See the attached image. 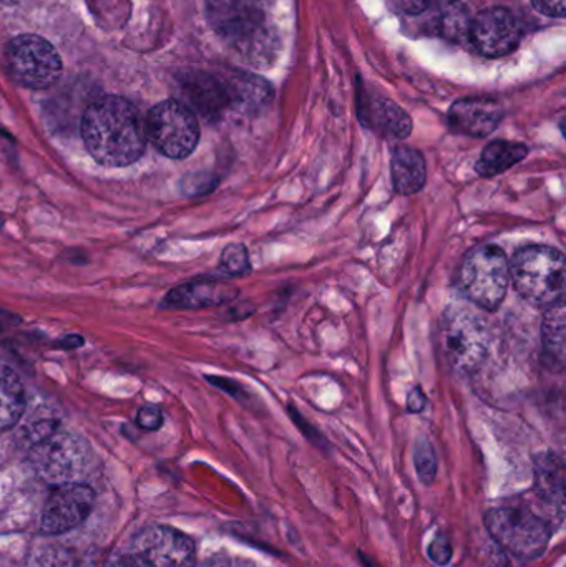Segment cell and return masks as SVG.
<instances>
[{"instance_id": "obj_28", "label": "cell", "mask_w": 566, "mask_h": 567, "mask_svg": "<svg viewBox=\"0 0 566 567\" xmlns=\"http://www.w3.org/2000/svg\"><path fill=\"white\" fill-rule=\"evenodd\" d=\"M535 9L545 16L554 17V19H564L566 12L565 0H532Z\"/></svg>"}, {"instance_id": "obj_8", "label": "cell", "mask_w": 566, "mask_h": 567, "mask_svg": "<svg viewBox=\"0 0 566 567\" xmlns=\"http://www.w3.org/2000/svg\"><path fill=\"white\" fill-rule=\"evenodd\" d=\"M33 468L49 482L72 483L89 462L85 442L72 433L53 432L30 449Z\"/></svg>"}, {"instance_id": "obj_6", "label": "cell", "mask_w": 566, "mask_h": 567, "mask_svg": "<svg viewBox=\"0 0 566 567\" xmlns=\"http://www.w3.org/2000/svg\"><path fill=\"white\" fill-rule=\"evenodd\" d=\"M145 133L146 140L166 158H188L198 146V118L185 103L165 100L150 110Z\"/></svg>"}, {"instance_id": "obj_22", "label": "cell", "mask_w": 566, "mask_h": 567, "mask_svg": "<svg viewBox=\"0 0 566 567\" xmlns=\"http://www.w3.org/2000/svg\"><path fill=\"white\" fill-rule=\"evenodd\" d=\"M441 29L445 37L451 40H459L467 35L471 29L467 10L462 3H451L442 12Z\"/></svg>"}, {"instance_id": "obj_23", "label": "cell", "mask_w": 566, "mask_h": 567, "mask_svg": "<svg viewBox=\"0 0 566 567\" xmlns=\"http://www.w3.org/2000/svg\"><path fill=\"white\" fill-rule=\"evenodd\" d=\"M414 463L419 480L424 485H431L438 475V458H435L434 446L425 436H421L415 443Z\"/></svg>"}, {"instance_id": "obj_13", "label": "cell", "mask_w": 566, "mask_h": 567, "mask_svg": "<svg viewBox=\"0 0 566 567\" xmlns=\"http://www.w3.org/2000/svg\"><path fill=\"white\" fill-rule=\"evenodd\" d=\"M501 105L491 99H465L455 103L449 113V125L454 132L472 138H485L501 125Z\"/></svg>"}, {"instance_id": "obj_31", "label": "cell", "mask_w": 566, "mask_h": 567, "mask_svg": "<svg viewBox=\"0 0 566 567\" xmlns=\"http://www.w3.org/2000/svg\"><path fill=\"white\" fill-rule=\"evenodd\" d=\"M213 385L219 386V389L228 392L229 395L239 396L241 393V389H239L238 383L231 382V380L218 379V377H206Z\"/></svg>"}, {"instance_id": "obj_5", "label": "cell", "mask_w": 566, "mask_h": 567, "mask_svg": "<svg viewBox=\"0 0 566 567\" xmlns=\"http://www.w3.org/2000/svg\"><path fill=\"white\" fill-rule=\"evenodd\" d=\"M484 523L492 539L518 559L541 558L550 542V525L527 509L494 508Z\"/></svg>"}, {"instance_id": "obj_15", "label": "cell", "mask_w": 566, "mask_h": 567, "mask_svg": "<svg viewBox=\"0 0 566 567\" xmlns=\"http://www.w3.org/2000/svg\"><path fill=\"white\" fill-rule=\"evenodd\" d=\"M239 290L228 282H188L175 287L166 293L163 307L169 309H205L222 306L238 296Z\"/></svg>"}, {"instance_id": "obj_34", "label": "cell", "mask_w": 566, "mask_h": 567, "mask_svg": "<svg viewBox=\"0 0 566 567\" xmlns=\"http://www.w3.org/2000/svg\"><path fill=\"white\" fill-rule=\"evenodd\" d=\"M0 2L6 3V6H17V3L25 2V0H0Z\"/></svg>"}, {"instance_id": "obj_29", "label": "cell", "mask_w": 566, "mask_h": 567, "mask_svg": "<svg viewBox=\"0 0 566 567\" xmlns=\"http://www.w3.org/2000/svg\"><path fill=\"white\" fill-rule=\"evenodd\" d=\"M434 0H394L395 7L402 12L411 13V16H419L424 13L429 7L432 6Z\"/></svg>"}, {"instance_id": "obj_4", "label": "cell", "mask_w": 566, "mask_h": 567, "mask_svg": "<svg viewBox=\"0 0 566 567\" xmlns=\"http://www.w3.org/2000/svg\"><path fill=\"white\" fill-rule=\"evenodd\" d=\"M442 353L459 373H471L484 362L488 352V330L484 319L464 306H451L441 320Z\"/></svg>"}, {"instance_id": "obj_21", "label": "cell", "mask_w": 566, "mask_h": 567, "mask_svg": "<svg viewBox=\"0 0 566 567\" xmlns=\"http://www.w3.org/2000/svg\"><path fill=\"white\" fill-rule=\"evenodd\" d=\"M565 299L548 307L544 317V327H542V337H544V349L554 367L564 369L565 363Z\"/></svg>"}, {"instance_id": "obj_25", "label": "cell", "mask_w": 566, "mask_h": 567, "mask_svg": "<svg viewBox=\"0 0 566 567\" xmlns=\"http://www.w3.org/2000/svg\"><path fill=\"white\" fill-rule=\"evenodd\" d=\"M218 176L213 175V173L196 172L183 178L182 189L186 196L195 198V196L208 195L218 186Z\"/></svg>"}, {"instance_id": "obj_3", "label": "cell", "mask_w": 566, "mask_h": 567, "mask_svg": "<svg viewBox=\"0 0 566 567\" xmlns=\"http://www.w3.org/2000/svg\"><path fill=\"white\" fill-rule=\"evenodd\" d=\"M511 286L507 256L497 246L482 245L465 255L459 268V289L475 306L497 310Z\"/></svg>"}, {"instance_id": "obj_16", "label": "cell", "mask_w": 566, "mask_h": 567, "mask_svg": "<svg viewBox=\"0 0 566 567\" xmlns=\"http://www.w3.org/2000/svg\"><path fill=\"white\" fill-rule=\"evenodd\" d=\"M361 116L369 128L391 140H404L411 135L412 120L401 106L382 96H372L361 106Z\"/></svg>"}, {"instance_id": "obj_7", "label": "cell", "mask_w": 566, "mask_h": 567, "mask_svg": "<svg viewBox=\"0 0 566 567\" xmlns=\"http://www.w3.org/2000/svg\"><path fill=\"white\" fill-rule=\"evenodd\" d=\"M6 66L13 82L30 90L52 86L62 75V59L49 40L20 35L7 45Z\"/></svg>"}, {"instance_id": "obj_11", "label": "cell", "mask_w": 566, "mask_h": 567, "mask_svg": "<svg viewBox=\"0 0 566 567\" xmlns=\"http://www.w3.org/2000/svg\"><path fill=\"white\" fill-rule=\"evenodd\" d=\"M469 37L478 53L488 59L508 55L517 49L522 39L518 20L507 9H487L471 22Z\"/></svg>"}, {"instance_id": "obj_27", "label": "cell", "mask_w": 566, "mask_h": 567, "mask_svg": "<svg viewBox=\"0 0 566 567\" xmlns=\"http://www.w3.org/2000/svg\"><path fill=\"white\" fill-rule=\"evenodd\" d=\"M136 423H138L140 429L148 430V432H155L159 426L163 425V413L158 406L155 405H145L138 410V415H136Z\"/></svg>"}, {"instance_id": "obj_19", "label": "cell", "mask_w": 566, "mask_h": 567, "mask_svg": "<svg viewBox=\"0 0 566 567\" xmlns=\"http://www.w3.org/2000/svg\"><path fill=\"white\" fill-rule=\"evenodd\" d=\"M25 405V390L19 377L12 369L0 363V433L19 423Z\"/></svg>"}, {"instance_id": "obj_12", "label": "cell", "mask_w": 566, "mask_h": 567, "mask_svg": "<svg viewBox=\"0 0 566 567\" xmlns=\"http://www.w3.org/2000/svg\"><path fill=\"white\" fill-rule=\"evenodd\" d=\"M206 9L209 22L226 39H253L263 25L261 12L249 0H206Z\"/></svg>"}, {"instance_id": "obj_9", "label": "cell", "mask_w": 566, "mask_h": 567, "mask_svg": "<svg viewBox=\"0 0 566 567\" xmlns=\"http://www.w3.org/2000/svg\"><path fill=\"white\" fill-rule=\"evenodd\" d=\"M92 488L79 482L62 483L50 493L42 512V532L62 535L82 525L93 509Z\"/></svg>"}, {"instance_id": "obj_17", "label": "cell", "mask_w": 566, "mask_h": 567, "mask_svg": "<svg viewBox=\"0 0 566 567\" xmlns=\"http://www.w3.org/2000/svg\"><path fill=\"white\" fill-rule=\"evenodd\" d=\"M535 489L545 505L564 515L565 506V468L555 453H542L535 458Z\"/></svg>"}, {"instance_id": "obj_26", "label": "cell", "mask_w": 566, "mask_h": 567, "mask_svg": "<svg viewBox=\"0 0 566 567\" xmlns=\"http://www.w3.org/2000/svg\"><path fill=\"white\" fill-rule=\"evenodd\" d=\"M429 558L438 566H447L452 559V546L444 535H438L432 539L428 549Z\"/></svg>"}, {"instance_id": "obj_32", "label": "cell", "mask_w": 566, "mask_h": 567, "mask_svg": "<svg viewBox=\"0 0 566 567\" xmlns=\"http://www.w3.org/2000/svg\"><path fill=\"white\" fill-rule=\"evenodd\" d=\"M113 567H153L150 565L148 561H145V559L140 558V556L133 555V556H126V558L120 559V561H116V565Z\"/></svg>"}, {"instance_id": "obj_1", "label": "cell", "mask_w": 566, "mask_h": 567, "mask_svg": "<svg viewBox=\"0 0 566 567\" xmlns=\"http://www.w3.org/2000/svg\"><path fill=\"white\" fill-rule=\"evenodd\" d=\"M82 138L90 156L110 168L133 165L146 148L145 123L138 110L115 95L89 105L83 113Z\"/></svg>"}, {"instance_id": "obj_33", "label": "cell", "mask_w": 566, "mask_h": 567, "mask_svg": "<svg viewBox=\"0 0 566 567\" xmlns=\"http://www.w3.org/2000/svg\"><path fill=\"white\" fill-rule=\"evenodd\" d=\"M56 346L62 347V349H76V347L83 346V337L82 336H66L63 337L60 342H56Z\"/></svg>"}, {"instance_id": "obj_20", "label": "cell", "mask_w": 566, "mask_h": 567, "mask_svg": "<svg viewBox=\"0 0 566 567\" xmlns=\"http://www.w3.org/2000/svg\"><path fill=\"white\" fill-rule=\"evenodd\" d=\"M528 148L522 143L494 142L485 146L481 159L475 165V172L482 178H494L514 168L522 159L527 158Z\"/></svg>"}, {"instance_id": "obj_2", "label": "cell", "mask_w": 566, "mask_h": 567, "mask_svg": "<svg viewBox=\"0 0 566 567\" xmlns=\"http://www.w3.org/2000/svg\"><path fill=\"white\" fill-rule=\"evenodd\" d=\"M511 281L534 306L550 307L564 300L566 268L564 252L550 246H527L515 252Z\"/></svg>"}, {"instance_id": "obj_14", "label": "cell", "mask_w": 566, "mask_h": 567, "mask_svg": "<svg viewBox=\"0 0 566 567\" xmlns=\"http://www.w3.org/2000/svg\"><path fill=\"white\" fill-rule=\"evenodd\" d=\"M183 96L193 113L198 112L206 120L222 116L223 110L231 103L228 86L203 72H188L179 79Z\"/></svg>"}, {"instance_id": "obj_30", "label": "cell", "mask_w": 566, "mask_h": 567, "mask_svg": "<svg viewBox=\"0 0 566 567\" xmlns=\"http://www.w3.org/2000/svg\"><path fill=\"white\" fill-rule=\"evenodd\" d=\"M428 405V396L422 392L421 386H414L408 395V410L411 413H421Z\"/></svg>"}, {"instance_id": "obj_18", "label": "cell", "mask_w": 566, "mask_h": 567, "mask_svg": "<svg viewBox=\"0 0 566 567\" xmlns=\"http://www.w3.org/2000/svg\"><path fill=\"white\" fill-rule=\"evenodd\" d=\"M392 185L399 195H415L425 186L428 168L418 150L398 146L391 159Z\"/></svg>"}, {"instance_id": "obj_10", "label": "cell", "mask_w": 566, "mask_h": 567, "mask_svg": "<svg viewBox=\"0 0 566 567\" xmlns=\"http://www.w3.org/2000/svg\"><path fill=\"white\" fill-rule=\"evenodd\" d=\"M135 555L148 561L153 567H193L195 566V543L166 526H150L136 535L133 542Z\"/></svg>"}, {"instance_id": "obj_24", "label": "cell", "mask_w": 566, "mask_h": 567, "mask_svg": "<svg viewBox=\"0 0 566 567\" xmlns=\"http://www.w3.org/2000/svg\"><path fill=\"white\" fill-rule=\"evenodd\" d=\"M219 268L225 275L239 276L248 275L251 269V262H249L248 249L243 245H229L223 251L222 259H219Z\"/></svg>"}]
</instances>
